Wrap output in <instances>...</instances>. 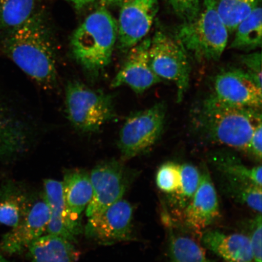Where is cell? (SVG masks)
Segmentation results:
<instances>
[{
  "instance_id": "22",
  "label": "cell",
  "mask_w": 262,
  "mask_h": 262,
  "mask_svg": "<svg viewBox=\"0 0 262 262\" xmlns=\"http://www.w3.org/2000/svg\"><path fill=\"white\" fill-rule=\"evenodd\" d=\"M220 179L222 191L229 198L261 214V186L249 180L233 177L221 175Z\"/></svg>"
},
{
  "instance_id": "1",
  "label": "cell",
  "mask_w": 262,
  "mask_h": 262,
  "mask_svg": "<svg viewBox=\"0 0 262 262\" xmlns=\"http://www.w3.org/2000/svg\"><path fill=\"white\" fill-rule=\"evenodd\" d=\"M0 53L45 89L57 86V49L41 15L34 13L24 24L0 33Z\"/></svg>"
},
{
  "instance_id": "5",
  "label": "cell",
  "mask_w": 262,
  "mask_h": 262,
  "mask_svg": "<svg viewBox=\"0 0 262 262\" xmlns=\"http://www.w3.org/2000/svg\"><path fill=\"white\" fill-rule=\"evenodd\" d=\"M65 104L69 121L84 133L97 132L116 116L112 95L76 80L69 81L66 87Z\"/></svg>"
},
{
  "instance_id": "18",
  "label": "cell",
  "mask_w": 262,
  "mask_h": 262,
  "mask_svg": "<svg viewBox=\"0 0 262 262\" xmlns=\"http://www.w3.org/2000/svg\"><path fill=\"white\" fill-rule=\"evenodd\" d=\"M21 183L9 180L0 185V224L11 228L20 222L35 201Z\"/></svg>"
},
{
  "instance_id": "21",
  "label": "cell",
  "mask_w": 262,
  "mask_h": 262,
  "mask_svg": "<svg viewBox=\"0 0 262 262\" xmlns=\"http://www.w3.org/2000/svg\"><path fill=\"white\" fill-rule=\"evenodd\" d=\"M208 160L221 175L249 180L261 186V166L248 167L233 152L219 150L209 155Z\"/></svg>"
},
{
  "instance_id": "31",
  "label": "cell",
  "mask_w": 262,
  "mask_h": 262,
  "mask_svg": "<svg viewBox=\"0 0 262 262\" xmlns=\"http://www.w3.org/2000/svg\"><path fill=\"white\" fill-rule=\"evenodd\" d=\"M261 214H258L251 225L250 238L254 262H261Z\"/></svg>"
},
{
  "instance_id": "28",
  "label": "cell",
  "mask_w": 262,
  "mask_h": 262,
  "mask_svg": "<svg viewBox=\"0 0 262 262\" xmlns=\"http://www.w3.org/2000/svg\"><path fill=\"white\" fill-rule=\"evenodd\" d=\"M181 165L169 162L160 167L156 173V182L160 191L172 194L179 189L181 180Z\"/></svg>"
},
{
  "instance_id": "3",
  "label": "cell",
  "mask_w": 262,
  "mask_h": 262,
  "mask_svg": "<svg viewBox=\"0 0 262 262\" xmlns=\"http://www.w3.org/2000/svg\"><path fill=\"white\" fill-rule=\"evenodd\" d=\"M117 36V21L104 7L92 13L74 32L72 55L91 80L97 79L109 67Z\"/></svg>"
},
{
  "instance_id": "35",
  "label": "cell",
  "mask_w": 262,
  "mask_h": 262,
  "mask_svg": "<svg viewBox=\"0 0 262 262\" xmlns=\"http://www.w3.org/2000/svg\"><path fill=\"white\" fill-rule=\"evenodd\" d=\"M0 262H9L5 258L3 257L1 254H0Z\"/></svg>"
},
{
  "instance_id": "30",
  "label": "cell",
  "mask_w": 262,
  "mask_h": 262,
  "mask_svg": "<svg viewBox=\"0 0 262 262\" xmlns=\"http://www.w3.org/2000/svg\"><path fill=\"white\" fill-rule=\"evenodd\" d=\"M241 63L246 73L250 75L258 86L261 88V54L260 52L241 55Z\"/></svg>"
},
{
  "instance_id": "9",
  "label": "cell",
  "mask_w": 262,
  "mask_h": 262,
  "mask_svg": "<svg viewBox=\"0 0 262 262\" xmlns=\"http://www.w3.org/2000/svg\"><path fill=\"white\" fill-rule=\"evenodd\" d=\"M133 205L122 199L91 216L83 232L87 238L101 245L133 241Z\"/></svg>"
},
{
  "instance_id": "15",
  "label": "cell",
  "mask_w": 262,
  "mask_h": 262,
  "mask_svg": "<svg viewBox=\"0 0 262 262\" xmlns=\"http://www.w3.org/2000/svg\"><path fill=\"white\" fill-rule=\"evenodd\" d=\"M42 195L49 209V221L47 229L48 234L58 235L73 243L83 232L81 223L72 220L66 206L62 182L46 179Z\"/></svg>"
},
{
  "instance_id": "34",
  "label": "cell",
  "mask_w": 262,
  "mask_h": 262,
  "mask_svg": "<svg viewBox=\"0 0 262 262\" xmlns=\"http://www.w3.org/2000/svg\"><path fill=\"white\" fill-rule=\"evenodd\" d=\"M126 0H104V3L109 5H121Z\"/></svg>"
},
{
  "instance_id": "14",
  "label": "cell",
  "mask_w": 262,
  "mask_h": 262,
  "mask_svg": "<svg viewBox=\"0 0 262 262\" xmlns=\"http://www.w3.org/2000/svg\"><path fill=\"white\" fill-rule=\"evenodd\" d=\"M219 215L217 193L207 167L203 165L198 189L183 209V222L189 229L203 231L214 224Z\"/></svg>"
},
{
  "instance_id": "26",
  "label": "cell",
  "mask_w": 262,
  "mask_h": 262,
  "mask_svg": "<svg viewBox=\"0 0 262 262\" xmlns=\"http://www.w3.org/2000/svg\"><path fill=\"white\" fill-rule=\"evenodd\" d=\"M35 0H0V33L24 24L34 13Z\"/></svg>"
},
{
  "instance_id": "20",
  "label": "cell",
  "mask_w": 262,
  "mask_h": 262,
  "mask_svg": "<svg viewBox=\"0 0 262 262\" xmlns=\"http://www.w3.org/2000/svg\"><path fill=\"white\" fill-rule=\"evenodd\" d=\"M27 250L31 262H77L80 255L73 242L51 234L36 239Z\"/></svg>"
},
{
  "instance_id": "27",
  "label": "cell",
  "mask_w": 262,
  "mask_h": 262,
  "mask_svg": "<svg viewBox=\"0 0 262 262\" xmlns=\"http://www.w3.org/2000/svg\"><path fill=\"white\" fill-rule=\"evenodd\" d=\"M181 180L179 189L172 194V202L182 210L188 205L198 189L201 180V170L190 163L181 165Z\"/></svg>"
},
{
  "instance_id": "10",
  "label": "cell",
  "mask_w": 262,
  "mask_h": 262,
  "mask_svg": "<svg viewBox=\"0 0 262 262\" xmlns=\"http://www.w3.org/2000/svg\"><path fill=\"white\" fill-rule=\"evenodd\" d=\"M121 5L117 40L121 50L127 52L148 34L159 11V1L126 0Z\"/></svg>"
},
{
  "instance_id": "4",
  "label": "cell",
  "mask_w": 262,
  "mask_h": 262,
  "mask_svg": "<svg viewBox=\"0 0 262 262\" xmlns=\"http://www.w3.org/2000/svg\"><path fill=\"white\" fill-rule=\"evenodd\" d=\"M174 36L195 61H218L227 47L228 31L219 14L215 0H204L198 17L182 23Z\"/></svg>"
},
{
  "instance_id": "11",
  "label": "cell",
  "mask_w": 262,
  "mask_h": 262,
  "mask_svg": "<svg viewBox=\"0 0 262 262\" xmlns=\"http://www.w3.org/2000/svg\"><path fill=\"white\" fill-rule=\"evenodd\" d=\"M211 95L225 103L261 110V88L241 69L230 68L219 72Z\"/></svg>"
},
{
  "instance_id": "6",
  "label": "cell",
  "mask_w": 262,
  "mask_h": 262,
  "mask_svg": "<svg viewBox=\"0 0 262 262\" xmlns=\"http://www.w3.org/2000/svg\"><path fill=\"white\" fill-rule=\"evenodd\" d=\"M166 108L161 101L127 118L117 144L123 161L145 154L158 142L165 127Z\"/></svg>"
},
{
  "instance_id": "23",
  "label": "cell",
  "mask_w": 262,
  "mask_h": 262,
  "mask_svg": "<svg viewBox=\"0 0 262 262\" xmlns=\"http://www.w3.org/2000/svg\"><path fill=\"white\" fill-rule=\"evenodd\" d=\"M230 48L246 52L260 48L262 43V9L258 6L238 24Z\"/></svg>"
},
{
  "instance_id": "13",
  "label": "cell",
  "mask_w": 262,
  "mask_h": 262,
  "mask_svg": "<svg viewBox=\"0 0 262 262\" xmlns=\"http://www.w3.org/2000/svg\"><path fill=\"white\" fill-rule=\"evenodd\" d=\"M49 215V206L41 195L35 199L21 221L3 235L0 250L9 255L24 253L32 242L47 232Z\"/></svg>"
},
{
  "instance_id": "2",
  "label": "cell",
  "mask_w": 262,
  "mask_h": 262,
  "mask_svg": "<svg viewBox=\"0 0 262 262\" xmlns=\"http://www.w3.org/2000/svg\"><path fill=\"white\" fill-rule=\"evenodd\" d=\"M261 111L225 103L211 95L193 110L192 128L206 142L247 153L254 130L262 122Z\"/></svg>"
},
{
  "instance_id": "17",
  "label": "cell",
  "mask_w": 262,
  "mask_h": 262,
  "mask_svg": "<svg viewBox=\"0 0 262 262\" xmlns=\"http://www.w3.org/2000/svg\"><path fill=\"white\" fill-rule=\"evenodd\" d=\"M201 242L204 247L225 262H254L250 238L247 235L206 229Z\"/></svg>"
},
{
  "instance_id": "29",
  "label": "cell",
  "mask_w": 262,
  "mask_h": 262,
  "mask_svg": "<svg viewBox=\"0 0 262 262\" xmlns=\"http://www.w3.org/2000/svg\"><path fill=\"white\" fill-rule=\"evenodd\" d=\"M176 16L183 23L191 22L201 11V0H164Z\"/></svg>"
},
{
  "instance_id": "32",
  "label": "cell",
  "mask_w": 262,
  "mask_h": 262,
  "mask_svg": "<svg viewBox=\"0 0 262 262\" xmlns=\"http://www.w3.org/2000/svg\"><path fill=\"white\" fill-rule=\"evenodd\" d=\"M262 152V123L255 127L249 143L247 154L258 162H261Z\"/></svg>"
},
{
  "instance_id": "33",
  "label": "cell",
  "mask_w": 262,
  "mask_h": 262,
  "mask_svg": "<svg viewBox=\"0 0 262 262\" xmlns=\"http://www.w3.org/2000/svg\"><path fill=\"white\" fill-rule=\"evenodd\" d=\"M67 1L73 4L75 8L80 9L91 3H93L95 0H67Z\"/></svg>"
},
{
  "instance_id": "19",
  "label": "cell",
  "mask_w": 262,
  "mask_h": 262,
  "mask_svg": "<svg viewBox=\"0 0 262 262\" xmlns=\"http://www.w3.org/2000/svg\"><path fill=\"white\" fill-rule=\"evenodd\" d=\"M62 185L69 214L74 222L81 223L82 212L93 196L90 173L80 168L66 170Z\"/></svg>"
},
{
  "instance_id": "24",
  "label": "cell",
  "mask_w": 262,
  "mask_h": 262,
  "mask_svg": "<svg viewBox=\"0 0 262 262\" xmlns=\"http://www.w3.org/2000/svg\"><path fill=\"white\" fill-rule=\"evenodd\" d=\"M168 254L171 262H211L198 242L169 229Z\"/></svg>"
},
{
  "instance_id": "16",
  "label": "cell",
  "mask_w": 262,
  "mask_h": 262,
  "mask_svg": "<svg viewBox=\"0 0 262 262\" xmlns=\"http://www.w3.org/2000/svg\"><path fill=\"white\" fill-rule=\"evenodd\" d=\"M30 143L29 127L0 98V160L11 162L18 158Z\"/></svg>"
},
{
  "instance_id": "25",
  "label": "cell",
  "mask_w": 262,
  "mask_h": 262,
  "mask_svg": "<svg viewBox=\"0 0 262 262\" xmlns=\"http://www.w3.org/2000/svg\"><path fill=\"white\" fill-rule=\"evenodd\" d=\"M261 0H215L216 8L228 32H235L238 25L261 5Z\"/></svg>"
},
{
  "instance_id": "8",
  "label": "cell",
  "mask_w": 262,
  "mask_h": 262,
  "mask_svg": "<svg viewBox=\"0 0 262 262\" xmlns=\"http://www.w3.org/2000/svg\"><path fill=\"white\" fill-rule=\"evenodd\" d=\"M137 176L123 160L110 159L98 163L90 173L93 196L86 209L87 217L104 210L123 199Z\"/></svg>"
},
{
  "instance_id": "12",
  "label": "cell",
  "mask_w": 262,
  "mask_h": 262,
  "mask_svg": "<svg viewBox=\"0 0 262 262\" xmlns=\"http://www.w3.org/2000/svg\"><path fill=\"white\" fill-rule=\"evenodd\" d=\"M150 38H144L127 51L126 59L112 81L111 86H127L136 94H141L163 81L150 68Z\"/></svg>"
},
{
  "instance_id": "7",
  "label": "cell",
  "mask_w": 262,
  "mask_h": 262,
  "mask_svg": "<svg viewBox=\"0 0 262 262\" xmlns=\"http://www.w3.org/2000/svg\"><path fill=\"white\" fill-rule=\"evenodd\" d=\"M149 61L157 76L176 84L178 102L182 101L189 88L191 67L188 54L175 36L157 31L150 38Z\"/></svg>"
}]
</instances>
